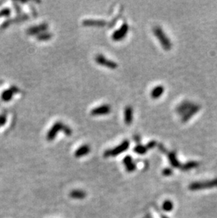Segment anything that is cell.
I'll return each mask as SVG.
<instances>
[{
	"instance_id": "1",
	"label": "cell",
	"mask_w": 217,
	"mask_h": 218,
	"mask_svg": "<svg viewBox=\"0 0 217 218\" xmlns=\"http://www.w3.org/2000/svg\"><path fill=\"white\" fill-rule=\"evenodd\" d=\"M60 131H63L65 134L68 136H70L72 134V130L70 127L63 124L61 121H56L54 123L48 132L47 133V139L49 141H53L56 138L57 133Z\"/></svg>"
},
{
	"instance_id": "2",
	"label": "cell",
	"mask_w": 217,
	"mask_h": 218,
	"mask_svg": "<svg viewBox=\"0 0 217 218\" xmlns=\"http://www.w3.org/2000/svg\"><path fill=\"white\" fill-rule=\"evenodd\" d=\"M153 33L156 38L158 39L159 42L162 47L163 50L169 51L172 48V43L170 39L167 37L166 33L163 32L162 28L160 26H155L153 28Z\"/></svg>"
},
{
	"instance_id": "3",
	"label": "cell",
	"mask_w": 217,
	"mask_h": 218,
	"mask_svg": "<svg viewBox=\"0 0 217 218\" xmlns=\"http://www.w3.org/2000/svg\"><path fill=\"white\" fill-rule=\"evenodd\" d=\"M129 141L128 140L123 141L121 144L118 145L117 147H116L115 148L110 149V150H106L105 153H104V157H111V156H116L118 155L121 154L124 151L127 150L128 148H129Z\"/></svg>"
},
{
	"instance_id": "4",
	"label": "cell",
	"mask_w": 217,
	"mask_h": 218,
	"mask_svg": "<svg viewBox=\"0 0 217 218\" xmlns=\"http://www.w3.org/2000/svg\"><path fill=\"white\" fill-rule=\"evenodd\" d=\"M19 93L20 90L19 88L13 86V87L8 88L3 90V91L0 93V98H1V100L4 101L5 103H9L13 99L14 95Z\"/></svg>"
},
{
	"instance_id": "5",
	"label": "cell",
	"mask_w": 217,
	"mask_h": 218,
	"mask_svg": "<svg viewBox=\"0 0 217 218\" xmlns=\"http://www.w3.org/2000/svg\"><path fill=\"white\" fill-rule=\"evenodd\" d=\"M128 30H129V26L127 23H123V25L120 27L118 30L114 31L112 34V40L114 41H121L126 38V35L128 34Z\"/></svg>"
},
{
	"instance_id": "6",
	"label": "cell",
	"mask_w": 217,
	"mask_h": 218,
	"mask_svg": "<svg viewBox=\"0 0 217 218\" xmlns=\"http://www.w3.org/2000/svg\"><path fill=\"white\" fill-rule=\"evenodd\" d=\"M95 62L97 64L109 68H111V69H116L118 67V64L115 62L108 60L102 54H97L95 57Z\"/></svg>"
},
{
	"instance_id": "7",
	"label": "cell",
	"mask_w": 217,
	"mask_h": 218,
	"mask_svg": "<svg viewBox=\"0 0 217 218\" xmlns=\"http://www.w3.org/2000/svg\"><path fill=\"white\" fill-rule=\"evenodd\" d=\"M111 111V107L109 105H102L97 107L94 109H92L91 114L92 116L94 117H97V116H102V115H109Z\"/></svg>"
},
{
	"instance_id": "8",
	"label": "cell",
	"mask_w": 217,
	"mask_h": 218,
	"mask_svg": "<svg viewBox=\"0 0 217 218\" xmlns=\"http://www.w3.org/2000/svg\"><path fill=\"white\" fill-rule=\"evenodd\" d=\"M48 29V24L46 23H41V24L34 25V26L29 28L27 30V34L30 35H38L41 33L46 32V31Z\"/></svg>"
},
{
	"instance_id": "9",
	"label": "cell",
	"mask_w": 217,
	"mask_h": 218,
	"mask_svg": "<svg viewBox=\"0 0 217 218\" xmlns=\"http://www.w3.org/2000/svg\"><path fill=\"white\" fill-rule=\"evenodd\" d=\"M200 109H201V106L200 105L194 104L192 107H191L184 115L181 117V121H182V122L185 123L187 122V121H188L193 116L196 115V113H197L200 110Z\"/></svg>"
},
{
	"instance_id": "10",
	"label": "cell",
	"mask_w": 217,
	"mask_h": 218,
	"mask_svg": "<svg viewBox=\"0 0 217 218\" xmlns=\"http://www.w3.org/2000/svg\"><path fill=\"white\" fill-rule=\"evenodd\" d=\"M193 105H194V103H191L190 101H187V100L183 101L177 106L176 109H175V111H176V112L179 115L182 117V116L184 115L192 107Z\"/></svg>"
},
{
	"instance_id": "11",
	"label": "cell",
	"mask_w": 217,
	"mask_h": 218,
	"mask_svg": "<svg viewBox=\"0 0 217 218\" xmlns=\"http://www.w3.org/2000/svg\"><path fill=\"white\" fill-rule=\"evenodd\" d=\"M82 25L88 27H104L107 24L106 21L100 19H85L82 21Z\"/></svg>"
},
{
	"instance_id": "12",
	"label": "cell",
	"mask_w": 217,
	"mask_h": 218,
	"mask_svg": "<svg viewBox=\"0 0 217 218\" xmlns=\"http://www.w3.org/2000/svg\"><path fill=\"white\" fill-rule=\"evenodd\" d=\"M124 122L127 125H131L133 120V109L131 106H127L124 109Z\"/></svg>"
},
{
	"instance_id": "13",
	"label": "cell",
	"mask_w": 217,
	"mask_h": 218,
	"mask_svg": "<svg viewBox=\"0 0 217 218\" xmlns=\"http://www.w3.org/2000/svg\"><path fill=\"white\" fill-rule=\"evenodd\" d=\"M164 92V88L162 86H157L154 88L151 91V97L152 99H158L163 95Z\"/></svg>"
},
{
	"instance_id": "14",
	"label": "cell",
	"mask_w": 217,
	"mask_h": 218,
	"mask_svg": "<svg viewBox=\"0 0 217 218\" xmlns=\"http://www.w3.org/2000/svg\"><path fill=\"white\" fill-rule=\"evenodd\" d=\"M90 151V148L88 145H83L80 147L75 153V156L76 158H80V157L85 156L88 155Z\"/></svg>"
},
{
	"instance_id": "15",
	"label": "cell",
	"mask_w": 217,
	"mask_h": 218,
	"mask_svg": "<svg viewBox=\"0 0 217 218\" xmlns=\"http://www.w3.org/2000/svg\"><path fill=\"white\" fill-rule=\"evenodd\" d=\"M123 162L128 172H133V171L135 170V165L133 162V160H132V158L131 156H126L124 158Z\"/></svg>"
},
{
	"instance_id": "16",
	"label": "cell",
	"mask_w": 217,
	"mask_h": 218,
	"mask_svg": "<svg viewBox=\"0 0 217 218\" xmlns=\"http://www.w3.org/2000/svg\"><path fill=\"white\" fill-rule=\"evenodd\" d=\"M169 160L170 161L171 165L175 167H178L180 166V163L177 160L176 154L175 152H171L169 154Z\"/></svg>"
},
{
	"instance_id": "17",
	"label": "cell",
	"mask_w": 217,
	"mask_h": 218,
	"mask_svg": "<svg viewBox=\"0 0 217 218\" xmlns=\"http://www.w3.org/2000/svg\"><path fill=\"white\" fill-rule=\"evenodd\" d=\"M52 34L49 32H44L41 34L37 35V39L39 41H47L52 38Z\"/></svg>"
},
{
	"instance_id": "18",
	"label": "cell",
	"mask_w": 217,
	"mask_h": 218,
	"mask_svg": "<svg viewBox=\"0 0 217 218\" xmlns=\"http://www.w3.org/2000/svg\"><path fill=\"white\" fill-rule=\"evenodd\" d=\"M71 196L74 198H77V199H81L85 196V193L82 190H73L71 193Z\"/></svg>"
},
{
	"instance_id": "19",
	"label": "cell",
	"mask_w": 217,
	"mask_h": 218,
	"mask_svg": "<svg viewBox=\"0 0 217 218\" xmlns=\"http://www.w3.org/2000/svg\"><path fill=\"white\" fill-rule=\"evenodd\" d=\"M147 148L146 146H144V145H136L134 148V151L136 153H138V154H140V155H143L145 154L146 152L147 151Z\"/></svg>"
},
{
	"instance_id": "20",
	"label": "cell",
	"mask_w": 217,
	"mask_h": 218,
	"mask_svg": "<svg viewBox=\"0 0 217 218\" xmlns=\"http://www.w3.org/2000/svg\"><path fill=\"white\" fill-rule=\"evenodd\" d=\"M172 208H173V204L171 201H167L164 202V203H163V209L164 210V211H170L172 210Z\"/></svg>"
},
{
	"instance_id": "21",
	"label": "cell",
	"mask_w": 217,
	"mask_h": 218,
	"mask_svg": "<svg viewBox=\"0 0 217 218\" xmlns=\"http://www.w3.org/2000/svg\"><path fill=\"white\" fill-rule=\"evenodd\" d=\"M196 166H197V162H188V163H187V164H184V165H183V168H184L185 170H187V169L195 167H196Z\"/></svg>"
},
{
	"instance_id": "22",
	"label": "cell",
	"mask_w": 217,
	"mask_h": 218,
	"mask_svg": "<svg viewBox=\"0 0 217 218\" xmlns=\"http://www.w3.org/2000/svg\"><path fill=\"white\" fill-rule=\"evenodd\" d=\"M156 144H157V143H156L155 141H152L149 143H148L147 145H146V147H147L148 150H149V149H151V148H154V147H155Z\"/></svg>"
},
{
	"instance_id": "23",
	"label": "cell",
	"mask_w": 217,
	"mask_h": 218,
	"mask_svg": "<svg viewBox=\"0 0 217 218\" xmlns=\"http://www.w3.org/2000/svg\"><path fill=\"white\" fill-rule=\"evenodd\" d=\"M163 174L165 175H169V174H171V170H169V169H166V170L163 171Z\"/></svg>"
}]
</instances>
